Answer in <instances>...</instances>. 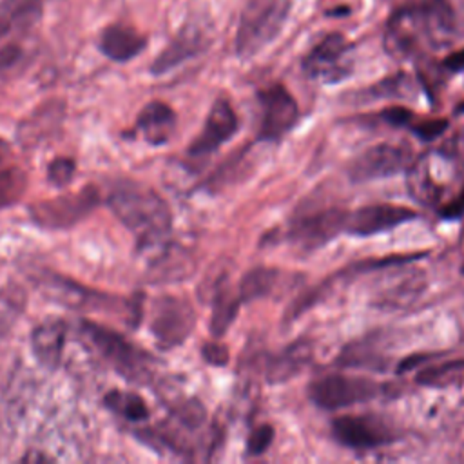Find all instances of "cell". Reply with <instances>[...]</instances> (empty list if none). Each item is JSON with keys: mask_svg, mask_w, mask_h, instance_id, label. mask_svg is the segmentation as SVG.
I'll return each mask as SVG.
<instances>
[{"mask_svg": "<svg viewBox=\"0 0 464 464\" xmlns=\"http://www.w3.org/2000/svg\"><path fill=\"white\" fill-rule=\"evenodd\" d=\"M109 207L143 248L161 246L172 228L167 201L149 187L132 181L118 185L109 196Z\"/></svg>", "mask_w": 464, "mask_h": 464, "instance_id": "obj_1", "label": "cell"}, {"mask_svg": "<svg viewBox=\"0 0 464 464\" xmlns=\"http://www.w3.org/2000/svg\"><path fill=\"white\" fill-rule=\"evenodd\" d=\"M292 0H248L239 16L236 33V53L250 58L272 44L281 33Z\"/></svg>", "mask_w": 464, "mask_h": 464, "instance_id": "obj_2", "label": "cell"}, {"mask_svg": "<svg viewBox=\"0 0 464 464\" xmlns=\"http://www.w3.org/2000/svg\"><path fill=\"white\" fill-rule=\"evenodd\" d=\"M382 386L368 377L330 373L315 379L308 386L310 401L323 410H341L377 399Z\"/></svg>", "mask_w": 464, "mask_h": 464, "instance_id": "obj_3", "label": "cell"}, {"mask_svg": "<svg viewBox=\"0 0 464 464\" xmlns=\"http://www.w3.org/2000/svg\"><path fill=\"white\" fill-rule=\"evenodd\" d=\"M82 335L96 348V352L111 362L127 379L138 381L149 372V357L140 352L132 343H129L118 332H112L92 321L82 323Z\"/></svg>", "mask_w": 464, "mask_h": 464, "instance_id": "obj_4", "label": "cell"}, {"mask_svg": "<svg viewBox=\"0 0 464 464\" xmlns=\"http://www.w3.org/2000/svg\"><path fill=\"white\" fill-rule=\"evenodd\" d=\"M196 324V314L187 299L161 295L152 304L150 332L161 350H170L185 343Z\"/></svg>", "mask_w": 464, "mask_h": 464, "instance_id": "obj_5", "label": "cell"}, {"mask_svg": "<svg viewBox=\"0 0 464 464\" xmlns=\"http://www.w3.org/2000/svg\"><path fill=\"white\" fill-rule=\"evenodd\" d=\"M413 161L411 149L404 143H377L348 163V178L355 183L375 181L406 170Z\"/></svg>", "mask_w": 464, "mask_h": 464, "instance_id": "obj_6", "label": "cell"}, {"mask_svg": "<svg viewBox=\"0 0 464 464\" xmlns=\"http://www.w3.org/2000/svg\"><path fill=\"white\" fill-rule=\"evenodd\" d=\"M303 71L308 78L335 83L352 71V47L339 33H330L312 45L303 58Z\"/></svg>", "mask_w": 464, "mask_h": 464, "instance_id": "obj_7", "label": "cell"}, {"mask_svg": "<svg viewBox=\"0 0 464 464\" xmlns=\"http://www.w3.org/2000/svg\"><path fill=\"white\" fill-rule=\"evenodd\" d=\"M100 196L94 187H83L74 194H63L53 199L38 201L31 205V219L49 230L69 228L87 218L98 205Z\"/></svg>", "mask_w": 464, "mask_h": 464, "instance_id": "obj_8", "label": "cell"}, {"mask_svg": "<svg viewBox=\"0 0 464 464\" xmlns=\"http://www.w3.org/2000/svg\"><path fill=\"white\" fill-rule=\"evenodd\" d=\"M346 214V210L332 207L301 216L292 221L286 237L301 252L317 250L344 232Z\"/></svg>", "mask_w": 464, "mask_h": 464, "instance_id": "obj_9", "label": "cell"}, {"mask_svg": "<svg viewBox=\"0 0 464 464\" xmlns=\"http://www.w3.org/2000/svg\"><path fill=\"white\" fill-rule=\"evenodd\" d=\"M259 138L265 141H279L285 138L299 120V107L295 98L285 85H270L259 92Z\"/></svg>", "mask_w": 464, "mask_h": 464, "instance_id": "obj_10", "label": "cell"}, {"mask_svg": "<svg viewBox=\"0 0 464 464\" xmlns=\"http://www.w3.org/2000/svg\"><path fill=\"white\" fill-rule=\"evenodd\" d=\"M334 437L352 450H375L395 440V431L377 415H341L332 422Z\"/></svg>", "mask_w": 464, "mask_h": 464, "instance_id": "obj_11", "label": "cell"}, {"mask_svg": "<svg viewBox=\"0 0 464 464\" xmlns=\"http://www.w3.org/2000/svg\"><path fill=\"white\" fill-rule=\"evenodd\" d=\"M417 218V212L410 207L392 203H370L346 214L344 232L359 237L375 236L393 230Z\"/></svg>", "mask_w": 464, "mask_h": 464, "instance_id": "obj_12", "label": "cell"}, {"mask_svg": "<svg viewBox=\"0 0 464 464\" xmlns=\"http://www.w3.org/2000/svg\"><path fill=\"white\" fill-rule=\"evenodd\" d=\"M237 114L232 109L230 102L225 98L216 100L208 111L201 132L190 143L188 154L201 158L216 152L237 132Z\"/></svg>", "mask_w": 464, "mask_h": 464, "instance_id": "obj_13", "label": "cell"}, {"mask_svg": "<svg viewBox=\"0 0 464 464\" xmlns=\"http://www.w3.org/2000/svg\"><path fill=\"white\" fill-rule=\"evenodd\" d=\"M424 38L435 47H446L457 34V22L446 0H426L419 9Z\"/></svg>", "mask_w": 464, "mask_h": 464, "instance_id": "obj_14", "label": "cell"}, {"mask_svg": "<svg viewBox=\"0 0 464 464\" xmlns=\"http://www.w3.org/2000/svg\"><path fill=\"white\" fill-rule=\"evenodd\" d=\"M67 324L62 319L40 323L31 334V348L36 361L49 370L58 368L65 344Z\"/></svg>", "mask_w": 464, "mask_h": 464, "instance_id": "obj_15", "label": "cell"}, {"mask_svg": "<svg viewBox=\"0 0 464 464\" xmlns=\"http://www.w3.org/2000/svg\"><path fill=\"white\" fill-rule=\"evenodd\" d=\"M136 129L149 145H163L176 130V112L163 102H149L138 114Z\"/></svg>", "mask_w": 464, "mask_h": 464, "instance_id": "obj_16", "label": "cell"}, {"mask_svg": "<svg viewBox=\"0 0 464 464\" xmlns=\"http://www.w3.org/2000/svg\"><path fill=\"white\" fill-rule=\"evenodd\" d=\"M419 36L422 34V27H420V20H419V11L417 9H406L397 13L390 24H388V31L384 36V44L386 49L397 56V58H404L410 56L419 42Z\"/></svg>", "mask_w": 464, "mask_h": 464, "instance_id": "obj_17", "label": "cell"}, {"mask_svg": "<svg viewBox=\"0 0 464 464\" xmlns=\"http://www.w3.org/2000/svg\"><path fill=\"white\" fill-rule=\"evenodd\" d=\"M145 44L147 40L136 29L125 24H112L105 27L100 36L102 53L114 62H127L138 56Z\"/></svg>", "mask_w": 464, "mask_h": 464, "instance_id": "obj_18", "label": "cell"}, {"mask_svg": "<svg viewBox=\"0 0 464 464\" xmlns=\"http://www.w3.org/2000/svg\"><path fill=\"white\" fill-rule=\"evenodd\" d=\"M312 359V344L295 341L274 355L266 364V379L270 382H283L299 373Z\"/></svg>", "mask_w": 464, "mask_h": 464, "instance_id": "obj_19", "label": "cell"}, {"mask_svg": "<svg viewBox=\"0 0 464 464\" xmlns=\"http://www.w3.org/2000/svg\"><path fill=\"white\" fill-rule=\"evenodd\" d=\"M62 112L58 111V105H45L34 114H31L24 123H20L18 138L24 143V147H33L34 143L49 138L60 125Z\"/></svg>", "mask_w": 464, "mask_h": 464, "instance_id": "obj_20", "label": "cell"}, {"mask_svg": "<svg viewBox=\"0 0 464 464\" xmlns=\"http://www.w3.org/2000/svg\"><path fill=\"white\" fill-rule=\"evenodd\" d=\"M281 272L272 266H256L245 272L237 285V297L241 303H250L263 299L270 295L277 283H279Z\"/></svg>", "mask_w": 464, "mask_h": 464, "instance_id": "obj_21", "label": "cell"}, {"mask_svg": "<svg viewBox=\"0 0 464 464\" xmlns=\"http://www.w3.org/2000/svg\"><path fill=\"white\" fill-rule=\"evenodd\" d=\"M40 286L44 292H47L53 299L65 303L67 306H89L91 299H98L100 295L94 292H89L87 288L78 286L72 281L62 279L56 274H45L40 276Z\"/></svg>", "mask_w": 464, "mask_h": 464, "instance_id": "obj_22", "label": "cell"}, {"mask_svg": "<svg viewBox=\"0 0 464 464\" xmlns=\"http://www.w3.org/2000/svg\"><path fill=\"white\" fill-rule=\"evenodd\" d=\"M239 304H241L239 297L232 295L227 288L216 290L214 301H212V315H210V332L214 337H221L223 334H227V330L236 319Z\"/></svg>", "mask_w": 464, "mask_h": 464, "instance_id": "obj_23", "label": "cell"}, {"mask_svg": "<svg viewBox=\"0 0 464 464\" xmlns=\"http://www.w3.org/2000/svg\"><path fill=\"white\" fill-rule=\"evenodd\" d=\"M408 187L411 196L422 203H435L440 198V187L430 174V165L426 158H422L415 165L411 161L410 174H408Z\"/></svg>", "mask_w": 464, "mask_h": 464, "instance_id": "obj_24", "label": "cell"}, {"mask_svg": "<svg viewBox=\"0 0 464 464\" xmlns=\"http://www.w3.org/2000/svg\"><path fill=\"white\" fill-rule=\"evenodd\" d=\"M199 49V36L198 34H183L178 40H174L154 62L152 71L156 74L165 72L172 67H176L179 62L187 60L188 56L196 54Z\"/></svg>", "mask_w": 464, "mask_h": 464, "instance_id": "obj_25", "label": "cell"}, {"mask_svg": "<svg viewBox=\"0 0 464 464\" xmlns=\"http://www.w3.org/2000/svg\"><path fill=\"white\" fill-rule=\"evenodd\" d=\"M103 401L109 410H112L114 413H118L120 417H123L127 420L138 422V420H145L149 417V408L138 393L112 390L111 393L105 395Z\"/></svg>", "mask_w": 464, "mask_h": 464, "instance_id": "obj_26", "label": "cell"}, {"mask_svg": "<svg viewBox=\"0 0 464 464\" xmlns=\"http://www.w3.org/2000/svg\"><path fill=\"white\" fill-rule=\"evenodd\" d=\"M420 288H422V283L419 281V277H411V276L404 277L397 285L381 292L377 297V304L386 310H395L406 303L415 301L417 295L420 294Z\"/></svg>", "mask_w": 464, "mask_h": 464, "instance_id": "obj_27", "label": "cell"}, {"mask_svg": "<svg viewBox=\"0 0 464 464\" xmlns=\"http://www.w3.org/2000/svg\"><path fill=\"white\" fill-rule=\"evenodd\" d=\"M40 0H2L0 2V38L14 25L25 22L31 13L38 11Z\"/></svg>", "mask_w": 464, "mask_h": 464, "instance_id": "obj_28", "label": "cell"}, {"mask_svg": "<svg viewBox=\"0 0 464 464\" xmlns=\"http://www.w3.org/2000/svg\"><path fill=\"white\" fill-rule=\"evenodd\" d=\"M462 377H464V359H457V361H448V362L435 364L422 370L417 381L428 386H448V384L460 382Z\"/></svg>", "mask_w": 464, "mask_h": 464, "instance_id": "obj_29", "label": "cell"}, {"mask_svg": "<svg viewBox=\"0 0 464 464\" xmlns=\"http://www.w3.org/2000/svg\"><path fill=\"white\" fill-rule=\"evenodd\" d=\"M25 187L24 174L13 167L0 170V208L14 203Z\"/></svg>", "mask_w": 464, "mask_h": 464, "instance_id": "obj_30", "label": "cell"}, {"mask_svg": "<svg viewBox=\"0 0 464 464\" xmlns=\"http://www.w3.org/2000/svg\"><path fill=\"white\" fill-rule=\"evenodd\" d=\"M174 419L185 430H198L205 422V408L198 401H187L174 410Z\"/></svg>", "mask_w": 464, "mask_h": 464, "instance_id": "obj_31", "label": "cell"}, {"mask_svg": "<svg viewBox=\"0 0 464 464\" xmlns=\"http://www.w3.org/2000/svg\"><path fill=\"white\" fill-rule=\"evenodd\" d=\"M74 160L71 158H56L49 163L47 167V179L54 185V187H65L71 183L72 176H74Z\"/></svg>", "mask_w": 464, "mask_h": 464, "instance_id": "obj_32", "label": "cell"}, {"mask_svg": "<svg viewBox=\"0 0 464 464\" xmlns=\"http://www.w3.org/2000/svg\"><path fill=\"white\" fill-rule=\"evenodd\" d=\"M408 76L404 74H397L393 78H388L384 82H381L379 85L373 87V96L377 98H401L408 94Z\"/></svg>", "mask_w": 464, "mask_h": 464, "instance_id": "obj_33", "label": "cell"}, {"mask_svg": "<svg viewBox=\"0 0 464 464\" xmlns=\"http://www.w3.org/2000/svg\"><path fill=\"white\" fill-rule=\"evenodd\" d=\"M274 440V428L270 424H261L252 430L246 440V451L250 455H261L268 450Z\"/></svg>", "mask_w": 464, "mask_h": 464, "instance_id": "obj_34", "label": "cell"}, {"mask_svg": "<svg viewBox=\"0 0 464 464\" xmlns=\"http://www.w3.org/2000/svg\"><path fill=\"white\" fill-rule=\"evenodd\" d=\"M448 127L446 120H422V121H415L410 125L411 132H415L419 138L422 140H433L439 134L444 132V129Z\"/></svg>", "mask_w": 464, "mask_h": 464, "instance_id": "obj_35", "label": "cell"}, {"mask_svg": "<svg viewBox=\"0 0 464 464\" xmlns=\"http://www.w3.org/2000/svg\"><path fill=\"white\" fill-rule=\"evenodd\" d=\"M201 355L208 364H214V366H225L228 362L227 346L218 343H205L201 348Z\"/></svg>", "mask_w": 464, "mask_h": 464, "instance_id": "obj_36", "label": "cell"}, {"mask_svg": "<svg viewBox=\"0 0 464 464\" xmlns=\"http://www.w3.org/2000/svg\"><path fill=\"white\" fill-rule=\"evenodd\" d=\"M415 114L404 107H390L386 111H382V120L388 121L393 127H408L413 123Z\"/></svg>", "mask_w": 464, "mask_h": 464, "instance_id": "obj_37", "label": "cell"}, {"mask_svg": "<svg viewBox=\"0 0 464 464\" xmlns=\"http://www.w3.org/2000/svg\"><path fill=\"white\" fill-rule=\"evenodd\" d=\"M440 214L446 218V219H460L464 218V187L460 188V192L442 207Z\"/></svg>", "mask_w": 464, "mask_h": 464, "instance_id": "obj_38", "label": "cell"}, {"mask_svg": "<svg viewBox=\"0 0 464 464\" xmlns=\"http://www.w3.org/2000/svg\"><path fill=\"white\" fill-rule=\"evenodd\" d=\"M444 65H446L448 69H453V71L464 69V51H459V53L448 56L446 62H444Z\"/></svg>", "mask_w": 464, "mask_h": 464, "instance_id": "obj_39", "label": "cell"}, {"mask_svg": "<svg viewBox=\"0 0 464 464\" xmlns=\"http://www.w3.org/2000/svg\"><path fill=\"white\" fill-rule=\"evenodd\" d=\"M11 160V149H9V143L5 140L0 138V170L7 169V163Z\"/></svg>", "mask_w": 464, "mask_h": 464, "instance_id": "obj_40", "label": "cell"}, {"mask_svg": "<svg viewBox=\"0 0 464 464\" xmlns=\"http://www.w3.org/2000/svg\"><path fill=\"white\" fill-rule=\"evenodd\" d=\"M459 112H464V103L459 107Z\"/></svg>", "mask_w": 464, "mask_h": 464, "instance_id": "obj_41", "label": "cell"}]
</instances>
